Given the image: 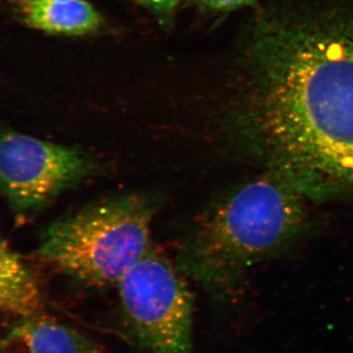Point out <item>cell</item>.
<instances>
[{
	"instance_id": "1",
	"label": "cell",
	"mask_w": 353,
	"mask_h": 353,
	"mask_svg": "<svg viewBox=\"0 0 353 353\" xmlns=\"http://www.w3.org/2000/svg\"><path fill=\"white\" fill-rule=\"evenodd\" d=\"M240 126L288 178L353 188V0H267Z\"/></svg>"
},
{
	"instance_id": "8",
	"label": "cell",
	"mask_w": 353,
	"mask_h": 353,
	"mask_svg": "<svg viewBox=\"0 0 353 353\" xmlns=\"http://www.w3.org/2000/svg\"><path fill=\"white\" fill-rule=\"evenodd\" d=\"M43 308L38 281L0 234V310L27 317Z\"/></svg>"
},
{
	"instance_id": "6",
	"label": "cell",
	"mask_w": 353,
	"mask_h": 353,
	"mask_svg": "<svg viewBox=\"0 0 353 353\" xmlns=\"http://www.w3.org/2000/svg\"><path fill=\"white\" fill-rule=\"evenodd\" d=\"M0 353H101L94 341L41 314L21 317L0 341Z\"/></svg>"
},
{
	"instance_id": "4",
	"label": "cell",
	"mask_w": 353,
	"mask_h": 353,
	"mask_svg": "<svg viewBox=\"0 0 353 353\" xmlns=\"http://www.w3.org/2000/svg\"><path fill=\"white\" fill-rule=\"evenodd\" d=\"M116 287L125 329L141 353H196L194 296L183 272L146 252Z\"/></svg>"
},
{
	"instance_id": "7",
	"label": "cell",
	"mask_w": 353,
	"mask_h": 353,
	"mask_svg": "<svg viewBox=\"0 0 353 353\" xmlns=\"http://www.w3.org/2000/svg\"><path fill=\"white\" fill-rule=\"evenodd\" d=\"M14 4L23 22L39 31L83 34L95 31L101 25L99 14L85 0L63 2L30 0Z\"/></svg>"
},
{
	"instance_id": "5",
	"label": "cell",
	"mask_w": 353,
	"mask_h": 353,
	"mask_svg": "<svg viewBox=\"0 0 353 353\" xmlns=\"http://www.w3.org/2000/svg\"><path fill=\"white\" fill-rule=\"evenodd\" d=\"M94 170V160L76 148L0 132V192L18 210L50 203Z\"/></svg>"
},
{
	"instance_id": "11",
	"label": "cell",
	"mask_w": 353,
	"mask_h": 353,
	"mask_svg": "<svg viewBox=\"0 0 353 353\" xmlns=\"http://www.w3.org/2000/svg\"><path fill=\"white\" fill-rule=\"evenodd\" d=\"M30 1V0H13L14 3H19V2ZM39 1H48V2H63L70 1V0H39Z\"/></svg>"
},
{
	"instance_id": "3",
	"label": "cell",
	"mask_w": 353,
	"mask_h": 353,
	"mask_svg": "<svg viewBox=\"0 0 353 353\" xmlns=\"http://www.w3.org/2000/svg\"><path fill=\"white\" fill-rule=\"evenodd\" d=\"M154 202L139 194L109 197L46 228L38 253L79 283L117 285L150 250Z\"/></svg>"
},
{
	"instance_id": "9",
	"label": "cell",
	"mask_w": 353,
	"mask_h": 353,
	"mask_svg": "<svg viewBox=\"0 0 353 353\" xmlns=\"http://www.w3.org/2000/svg\"><path fill=\"white\" fill-rule=\"evenodd\" d=\"M204 6L213 10L230 11L245 6H254L257 0H199Z\"/></svg>"
},
{
	"instance_id": "2",
	"label": "cell",
	"mask_w": 353,
	"mask_h": 353,
	"mask_svg": "<svg viewBox=\"0 0 353 353\" xmlns=\"http://www.w3.org/2000/svg\"><path fill=\"white\" fill-rule=\"evenodd\" d=\"M303 219L290 181L260 176L211 206L181 243L176 266L211 296L231 294L243 270L284 243Z\"/></svg>"
},
{
	"instance_id": "10",
	"label": "cell",
	"mask_w": 353,
	"mask_h": 353,
	"mask_svg": "<svg viewBox=\"0 0 353 353\" xmlns=\"http://www.w3.org/2000/svg\"><path fill=\"white\" fill-rule=\"evenodd\" d=\"M141 1L155 10L167 12V11L173 10L178 6L180 0H141Z\"/></svg>"
},
{
	"instance_id": "12",
	"label": "cell",
	"mask_w": 353,
	"mask_h": 353,
	"mask_svg": "<svg viewBox=\"0 0 353 353\" xmlns=\"http://www.w3.org/2000/svg\"><path fill=\"white\" fill-rule=\"evenodd\" d=\"M2 1H4V0H0V3H1Z\"/></svg>"
}]
</instances>
